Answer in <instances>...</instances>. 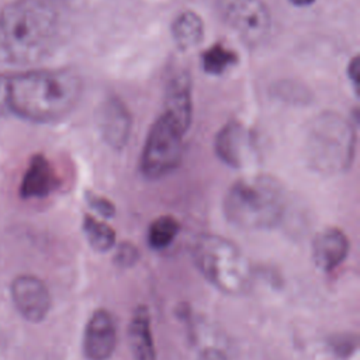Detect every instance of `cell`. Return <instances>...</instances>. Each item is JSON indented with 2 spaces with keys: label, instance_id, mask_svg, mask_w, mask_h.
I'll list each match as a JSON object with an SVG mask.
<instances>
[{
  "label": "cell",
  "instance_id": "14",
  "mask_svg": "<svg viewBox=\"0 0 360 360\" xmlns=\"http://www.w3.org/2000/svg\"><path fill=\"white\" fill-rule=\"evenodd\" d=\"M349 249L347 235L336 226H329L318 232L312 239V260L322 271H332L346 260Z\"/></svg>",
  "mask_w": 360,
  "mask_h": 360
},
{
  "label": "cell",
  "instance_id": "19",
  "mask_svg": "<svg viewBox=\"0 0 360 360\" xmlns=\"http://www.w3.org/2000/svg\"><path fill=\"white\" fill-rule=\"evenodd\" d=\"M180 232V222L173 215H160L155 218L146 233L148 245L155 250L169 248Z\"/></svg>",
  "mask_w": 360,
  "mask_h": 360
},
{
  "label": "cell",
  "instance_id": "12",
  "mask_svg": "<svg viewBox=\"0 0 360 360\" xmlns=\"http://www.w3.org/2000/svg\"><path fill=\"white\" fill-rule=\"evenodd\" d=\"M59 186L60 179L52 162L44 153H35L22 173L18 194L24 200H42L53 194Z\"/></svg>",
  "mask_w": 360,
  "mask_h": 360
},
{
  "label": "cell",
  "instance_id": "22",
  "mask_svg": "<svg viewBox=\"0 0 360 360\" xmlns=\"http://www.w3.org/2000/svg\"><path fill=\"white\" fill-rule=\"evenodd\" d=\"M86 201H87L89 207L91 210H94L103 218H112L115 215L114 204L103 195H98L93 191H87L86 193Z\"/></svg>",
  "mask_w": 360,
  "mask_h": 360
},
{
  "label": "cell",
  "instance_id": "20",
  "mask_svg": "<svg viewBox=\"0 0 360 360\" xmlns=\"http://www.w3.org/2000/svg\"><path fill=\"white\" fill-rule=\"evenodd\" d=\"M328 350L339 360L350 359L359 346V339L356 333L352 332H338L326 338Z\"/></svg>",
  "mask_w": 360,
  "mask_h": 360
},
{
  "label": "cell",
  "instance_id": "6",
  "mask_svg": "<svg viewBox=\"0 0 360 360\" xmlns=\"http://www.w3.org/2000/svg\"><path fill=\"white\" fill-rule=\"evenodd\" d=\"M184 135L169 117L160 112L148 131L141 153L139 167L146 179H162L179 167Z\"/></svg>",
  "mask_w": 360,
  "mask_h": 360
},
{
  "label": "cell",
  "instance_id": "2",
  "mask_svg": "<svg viewBox=\"0 0 360 360\" xmlns=\"http://www.w3.org/2000/svg\"><path fill=\"white\" fill-rule=\"evenodd\" d=\"M62 27L51 0H11L0 8V49L13 63L39 62L58 46Z\"/></svg>",
  "mask_w": 360,
  "mask_h": 360
},
{
  "label": "cell",
  "instance_id": "7",
  "mask_svg": "<svg viewBox=\"0 0 360 360\" xmlns=\"http://www.w3.org/2000/svg\"><path fill=\"white\" fill-rule=\"evenodd\" d=\"M217 13L248 46H259L270 34L271 15L263 0H217Z\"/></svg>",
  "mask_w": 360,
  "mask_h": 360
},
{
  "label": "cell",
  "instance_id": "24",
  "mask_svg": "<svg viewBox=\"0 0 360 360\" xmlns=\"http://www.w3.org/2000/svg\"><path fill=\"white\" fill-rule=\"evenodd\" d=\"M197 360H228V357L217 347H205L198 353Z\"/></svg>",
  "mask_w": 360,
  "mask_h": 360
},
{
  "label": "cell",
  "instance_id": "13",
  "mask_svg": "<svg viewBox=\"0 0 360 360\" xmlns=\"http://www.w3.org/2000/svg\"><path fill=\"white\" fill-rule=\"evenodd\" d=\"M162 112L187 134L193 118V97L191 80L186 72H177L169 79Z\"/></svg>",
  "mask_w": 360,
  "mask_h": 360
},
{
  "label": "cell",
  "instance_id": "1",
  "mask_svg": "<svg viewBox=\"0 0 360 360\" xmlns=\"http://www.w3.org/2000/svg\"><path fill=\"white\" fill-rule=\"evenodd\" d=\"M82 93V77L65 68L0 73V115L34 124L56 122L76 108Z\"/></svg>",
  "mask_w": 360,
  "mask_h": 360
},
{
  "label": "cell",
  "instance_id": "10",
  "mask_svg": "<svg viewBox=\"0 0 360 360\" xmlns=\"http://www.w3.org/2000/svg\"><path fill=\"white\" fill-rule=\"evenodd\" d=\"M96 124L101 139L115 150L122 149L131 136L132 115L117 96H107L97 107Z\"/></svg>",
  "mask_w": 360,
  "mask_h": 360
},
{
  "label": "cell",
  "instance_id": "17",
  "mask_svg": "<svg viewBox=\"0 0 360 360\" xmlns=\"http://www.w3.org/2000/svg\"><path fill=\"white\" fill-rule=\"evenodd\" d=\"M82 229L87 243L96 252L105 253L115 245V231L104 221L97 219L91 214H84Z\"/></svg>",
  "mask_w": 360,
  "mask_h": 360
},
{
  "label": "cell",
  "instance_id": "5",
  "mask_svg": "<svg viewBox=\"0 0 360 360\" xmlns=\"http://www.w3.org/2000/svg\"><path fill=\"white\" fill-rule=\"evenodd\" d=\"M304 150L312 170L322 174L343 173L354 158V127L346 117L325 111L311 122Z\"/></svg>",
  "mask_w": 360,
  "mask_h": 360
},
{
  "label": "cell",
  "instance_id": "4",
  "mask_svg": "<svg viewBox=\"0 0 360 360\" xmlns=\"http://www.w3.org/2000/svg\"><path fill=\"white\" fill-rule=\"evenodd\" d=\"M191 259L201 276L219 292L242 295L253 284V267L240 248L215 233H201L191 245Z\"/></svg>",
  "mask_w": 360,
  "mask_h": 360
},
{
  "label": "cell",
  "instance_id": "9",
  "mask_svg": "<svg viewBox=\"0 0 360 360\" xmlns=\"http://www.w3.org/2000/svg\"><path fill=\"white\" fill-rule=\"evenodd\" d=\"M13 304L18 314L32 323L42 322L52 305L51 292L46 284L34 274H20L10 285Z\"/></svg>",
  "mask_w": 360,
  "mask_h": 360
},
{
  "label": "cell",
  "instance_id": "25",
  "mask_svg": "<svg viewBox=\"0 0 360 360\" xmlns=\"http://www.w3.org/2000/svg\"><path fill=\"white\" fill-rule=\"evenodd\" d=\"M294 6L297 7H305V6H311L314 4L316 0H290Z\"/></svg>",
  "mask_w": 360,
  "mask_h": 360
},
{
  "label": "cell",
  "instance_id": "3",
  "mask_svg": "<svg viewBox=\"0 0 360 360\" xmlns=\"http://www.w3.org/2000/svg\"><path fill=\"white\" fill-rule=\"evenodd\" d=\"M285 210L281 183L270 174L236 180L225 193L222 211L226 221L245 231H264L278 225Z\"/></svg>",
  "mask_w": 360,
  "mask_h": 360
},
{
  "label": "cell",
  "instance_id": "16",
  "mask_svg": "<svg viewBox=\"0 0 360 360\" xmlns=\"http://www.w3.org/2000/svg\"><path fill=\"white\" fill-rule=\"evenodd\" d=\"M170 34L174 44L186 51L201 42L204 37V22L195 11L184 10L173 20Z\"/></svg>",
  "mask_w": 360,
  "mask_h": 360
},
{
  "label": "cell",
  "instance_id": "23",
  "mask_svg": "<svg viewBox=\"0 0 360 360\" xmlns=\"http://www.w3.org/2000/svg\"><path fill=\"white\" fill-rule=\"evenodd\" d=\"M359 72H360V62H359V56L354 55L347 65V79L356 94H359Z\"/></svg>",
  "mask_w": 360,
  "mask_h": 360
},
{
  "label": "cell",
  "instance_id": "15",
  "mask_svg": "<svg viewBox=\"0 0 360 360\" xmlns=\"http://www.w3.org/2000/svg\"><path fill=\"white\" fill-rule=\"evenodd\" d=\"M128 345L134 360H156L150 314L145 305H138L128 323Z\"/></svg>",
  "mask_w": 360,
  "mask_h": 360
},
{
  "label": "cell",
  "instance_id": "18",
  "mask_svg": "<svg viewBox=\"0 0 360 360\" xmlns=\"http://www.w3.org/2000/svg\"><path fill=\"white\" fill-rule=\"evenodd\" d=\"M238 63V53L221 42H215L201 53V68L205 73L219 76Z\"/></svg>",
  "mask_w": 360,
  "mask_h": 360
},
{
  "label": "cell",
  "instance_id": "11",
  "mask_svg": "<svg viewBox=\"0 0 360 360\" xmlns=\"http://www.w3.org/2000/svg\"><path fill=\"white\" fill-rule=\"evenodd\" d=\"M117 325L110 311L98 308L89 316L82 340V350L87 360H107L117 347Z\"/></svg>",
  "mask_w": 360,
  "mask_h": 360
},
{
  "label": "cell",
  "instance_id": "8",
  "mask_svg": "<svg viewBox=\"0 0 360 360\" xmlns=\"http://www.w3.org/2000/svg\"><path fill=\"white\" fill-rule=\"evenodd\" d=\"M217 158L233 169H242L256 155V138L240 121L232 120L221 127L214 138Z\"/></svg>",
  "mask_w": 360,
  "mask_h": 360
},
{
  "label": "cell",
  "instance_id": "21",
  "mask_svg": "<svg viewBox=\"0 0 360 360\" xmlns=\"http://www.w3.org/2000/svg\"><path fill=\"white\" fill-rule=\"evenodd\" d=\"M114 264L120 269L132 267L139 259L138 248L131 242H121L114 253Z\"/></svg>",
  "mask_w": 360,
  "mask_h": 360
}]
</instances>
